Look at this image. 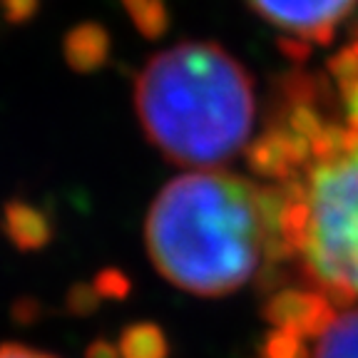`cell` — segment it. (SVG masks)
I'll return each instance as SVG.
<instances>
[{
	"instance_id": "1",
	"label": "cell",
	"mask_w": 358,
	"mask_h": 358,
	"mask_svg": "<svg viewBox=\"0 0 358 358\" xmlns=\"http://www.w3.org/2000/svg\"><path fill=\"white\" fill-rule=\"evenodd\" d=\"M152 266L192 296H229L286 266L281 189L217 169L162 187L145 219Z\"/></svg>"
},
{
	"instance_id": "2",
	"label": "cell",
	"mask_w": 358,
	"mask_h": 358,
	"mask_svg": "<svg viewBox=\"0 0 358 358\" xmlns=\"http://www.w3.org/2000/svg\"><path fill=\"white\" fill-rule=\"evenodd\" d=\"M147 140L182 167L217 169L246 147L254 90L246 70L214 43H182L155 55L134 85Z\"/></svg>"
},
{
	"instance_id": "3",
	"label": "cell",
	"mask_w": 358,
	"mask_h": 358,
	"mask_svg": "<svg viewBox=\"0 0 358 358\" xmlns=\"http://www.w3.org/2000/svg\"><path fill=\"white\" fill-rule=\"evenodd\" d=\"M276 187L286 266L301 286L358 301V132L329 122L306 167Z\"/></svg>"
},
{
	"instance_id": "4",
	"label": "cell",
	"mask_w": 358,
	"mask_h": 358,
	"mask_svg": "<svg viewBox=\"0 0 358 358\" xmlns=\"http://www.w3.org/2000/svg\"><path fill=\"white\" fill-rule=\"evenodd\" d=\"M257 15L306 43L329 45L358 0H249Z\"/></svg>"
},
{
	"instance_id": "5",
	"label": "cell",
	"mask_w": 358,
	"mask_h": 358,
	"mask_svg": "<svg viewBox=\"0 0 358 358\" xmlns=\"http://www.w3.org/2000/svg\"><path fill=\"white\" fill-rule=\"evenodd\" d=\"M306 358H358V301H331L308 336Z\"/></svg>"
},
{
	"instance_id": "6",
	"label": "cell",
	"mask_w": 358,
	"mask_h": 358,
	"mask_svg": "<svg viewBox=\"0 0 358 358\" xmlns=\"http://www.w3.org/2000/svg\"><path fill=\"white\" fill-rule=\"evenodd\" d=\"M110 55V35L95 22L78 25L65 40V57L78 73H92L105 65Z\"/></svg>"
},
{
	"instance_id": "7",
	"label": "cell",
	"mask_w": 358,
	"mask_h": 358,
	"mask_svg": "<svg viewBox=\"0 0 358 358\" xmlns=\"http://www.w3.org/2000/svg\"><path fill=\"white\" fill-rule=\"evenodd\" d=\"M122 6L132 17L134 28L147 40H157L167 33L169 13L164 0H122Z\"/></svg>"
},
{
	"instance_id": "8",
	"label": "cell",
	"mask_w": 358,
	"mask_h": 358,
	"mask_svg": "<svg viewBox=\"0 0 358 358\" xmlns=\"http://www.w3.org/2000/svg\"><path fill=\"white\" fill-rule=\"evenodd\" d=\"M6 224L10 236L20 246H40L48 239V227H45V219L40 217L35 209L25 207V204H15V207L8 209Z\"/></svg>"
},
{
	"instance_id": "9",
	"label": "cell",
	"mask_w": 358,
	"mask_h": 358,
	"mask_svg": "<svg viewBox=\"0 0 358 358\" xmlns=\"http://www.w3.org/2000/svg\"><path fill=\"white\" fill-rule=\"evenodd\" d=\"M120 353L122 358H164L167 341L155 326H132L120 341Z\"/></svg>"
},
{
	"instance_id": "10",
	"label": "cell",
	"mask_w": 358,
	"mask_h": 358,
	"mask_svg": "<svg viewBox=\"0 0 358 358\" xmlns=\"http://www.w3.org/2000/svg\"><path fill=\"white\" fill-rule=\"evenodd\" d=\"M329 73L334 75L341 97H348L358 87V43L343 48L336 57L329 60Z\"/></svg>"
},
{
	"instance_id": "11",
	"label": "cell",
	"mask_w": 358,
	"mask_h": 358,
	"mask_svg": "<svg viewBox=\"0 0 358 358\" xmlns=\"http://www.w3.org/2000/svg\"><path fill=\"white\" fill-rule=\"evenodd\" d=\"M279 50L286 55V60L303 62L308 57V52H311V43L296 38V35H291V38H281L279 40Z\"/></svg>"
},
{
	"instance_id": "12",
	"label": "cell",
	"mask_w": 358,
	"mask_h": 358,
	"mask_svg": "<svg viewBox=\"0 0 358 358\" xmlns=\"http://www.w3.org/2000/svg\"><path fill=\"white\" fill-rule=\"evenodd\" d=\"M0 358H55V356L38 351V348L20 346V343H3L0 346Z\"/></svg>"
},
{
	"instance_id": "13",
	"label": "cell",
	"mask_w": 358,
	"mask_h": 358,
	"mask_svg": "<svg viewBox=\"0 0 358 358\" xmlns=\"http://www.w3.org/2000/svg\"><path fill=\"white\" fill-rule=\"evenodd\" d=\"M343 100H346V107H348V124L358 132V87L353 90L348 97H343Z\"/></svg>"
},
{
	"instance_id": "14",
	"label": "cell",
	"mask_w": 358,
	"mask_h": 358,
	"mask_svg": "<svg viewBox=\"0 0 358 358\" xmlns=\"http://www.w3.org/2000/svg\"><path fill=\"white\" fill-rule=\"evenodd\" d=\"M356 43H358V28H356Z\"/></svg>"
}]
</instances>
